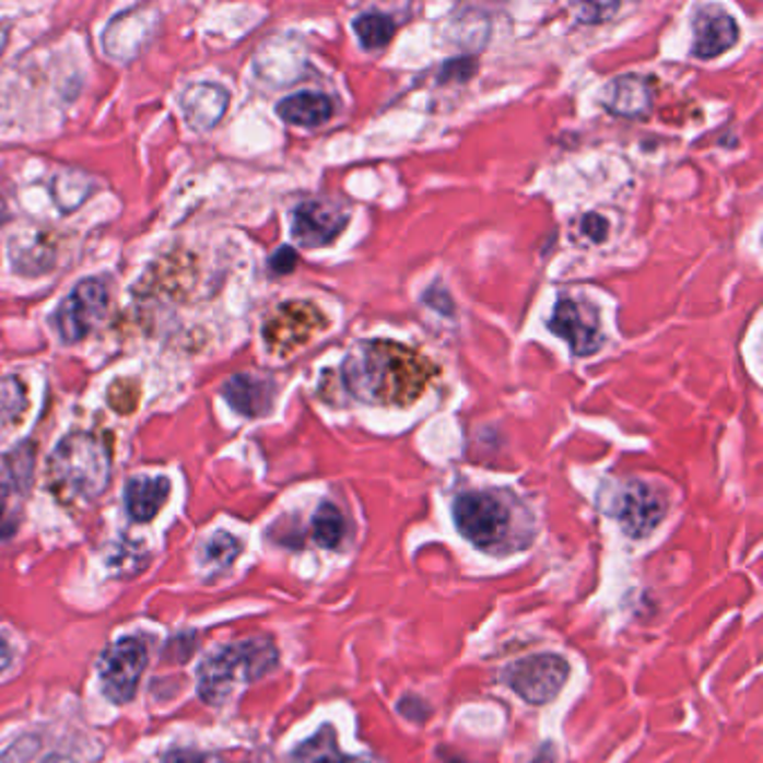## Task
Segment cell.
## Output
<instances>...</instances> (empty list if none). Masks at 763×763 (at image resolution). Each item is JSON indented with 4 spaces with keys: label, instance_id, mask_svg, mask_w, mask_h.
<instances>
[{
    "label": "cell",
    "instance_id": "obj_19",
    "mask_svg": "<svg viewBox=\"0 0 763 763\" xmlns=\"http://www.w3.org/2000/svg\"><path fill=\"white\" fill-rule=\"evenodd\" d=\"M294 763H372L363 756H350L339 748L337 730L331 726H322L314 737L301 743L292 752Z\"/></svg>",
    "mask_w": 763,
    "mask_h": 763
},
{
    "label": "cell",
    "instance_id": "obj_1",
    "mask_svg": "<svg viewBox=\"0 0 763 763\" xmlns=\"http://www.w3.org/2000/svg\"><path fill=\"white\" fill-rule=\"evenodd\" d=\"M439 367L397 341H369L348 354L343 384L356 401L369 406H412Z\"/></svg>",
    "mask_w": 763,
    "mask_h": 763
},
{
    "label": "cell",
    "instance_id": "obj_31",
    "mask_svg": "<svg viewBox=\"0 0 763 763\" xmlns=\"http://www.w3.org/2000/svg\"><path fill=\"white\" fill-rule=\"evenodd\" d=\"M40 763H77L74 759H70V756H61V754H57V756H47V759H43Z\"/></svg>",
    "mask_w": 763,
    "mask_h": 763
},
{
    "label": "cell",
    "instance_id": "obj_18",
    "mask_svg": "<svg viewBox=\"0 0 763 763\" xmlns=\"http://www.w3.org/2000/svg\"><path fill=\"white\" fill-rule=\"evenodd\" d=\"M333 115V104L325 94L298 92L278 104V117L292 126L318 128L327 124Z\"/></svg>",
    "mask_w": 763,
    "mask_h": 763
},
{
    "label": "cell",
    "instance_id": "obj_28",
    "mask_svg": "<svg viewBox=\"0 0 763 763\" xmlns=\"http://www.w3.org/2000/svg\"><path fill=\"white\" fill-rule=\"evenodd\" d=\"M162 763H220V759L198 750H173L164 756Z\"/></svg>",
    "mask_w": 763,
    "mask_h": 763
},
{
    "label": "cell",
    "instance_id": "obj_32",
    "mask_svg": "<svg viewBox=\"0 0 763 763\" xmlns=\"http://www.w3.org/2000/svg\"><path fill=\"white\" fill-rule=\"evenodd\" d=\"M439 754H442V759H444V763H466L463 759H459V756H453L448 750H439Z\"/></svg>",
    "mask_w": 763,
    "mask_h": 763
},
{
    "label": "cell",
    "instance_id": "obj_16",
    "mask_svg": "<svg viewBox=\"0 0 763 763\" xmlns=\"http://www.w3.org/2000/svg\"><path fill=\"white\" fill-rule=\"evenodd\" d=\"M171 493V482L166 477H132L126 484V508L130 519L151 521Z\"/></svg>",
    "mask_w": 763,
    "mask_h": 763
},
{
    "label": "cell",
    "instance_id": "obj_33",
    "mask_svg": "<svg viewBox=\"0 0 763 763\" xmlns=\"http://www.w3.org/2000/svg\"><path fill=\"white\" fill-rule=\"evenodd\" d=\"M5 45H8V30H5L3 25H0V55H3Z\"/></svg>",
    "mask_w": 763,
    "mask_h": 763
},
{
    "label": "cell",
    "instance_id": "obj_2",
    "mask_svg": "<svg viewBox=\"0 0 763 763\" xmlns=\"http://www.w3.org/2000/svg\"><path fill=\"white\" fill-rule=\"evenodd\" d=\"M110 453L90 433L66 435L47 461V486L66 506L90 504L110 484Z\"/></svg>",
    "mask_w": 763,
    "mask_h": 763
},
{
    "label": "cell",
    "instance_id": "obj_4",
    "mask_svg": "<svg viewBox=\"0 0 763 763\" xmlns=\"http://www.w3.org/2000/svg\"><path fill=\"white\" fill-rule=\"evenodd\" d=\"M453 515L461 538L482 551L500 549L510 533V506L495 491L461 493L453 504Z\"/></svg>",
    "mask_w": 763,
    "mask_h": 763
},
{
    "label": "cell",
    "instance_id": "obj_12",
    "mask_svg": "<svg viewBox=\"0 0 763 763\" xmlns=\"http://www.w3.org/2000/svg\"><path fill=\"white\" fill-rule=\"evenodd\" d=\"M694 45L692 57L707 61L717 59L739 40V25L737 21L719 10V8H705L694 16Z\"/></svg>",
    "mask_w": 763,
    "mask_h": 763
},
{
    "label": "cell",
    "instance_id": "obj_29",
    "mask_svg": "<svg viewBox=\"0 0 763 763\" xmlns=\"http://www.w3.org/2000/svg\"><path fill=\"white\" fill-rule=\"evenodd\" d=\"M16 531V517L10 506L8 493L0 489V538H10Z\"/></svg>",
    "mask_w": 763,
    "mask_h": 763
},
{
    "label": "cell",
    "instance_id": "obj_20",
    "mask_svg": "<svg viewBox=\"0 0 763 763\" xmlns=\"http://www.w3.org/2000/svg\"><path fill=\"white\" fill-rule=\"evenodd\" d=\"M92 188H94V181L90 175L74 171V168H68V171H61L55 175L52 198L63 213H72L90 198Z\"/></svg>",
    "mask_w": 763,
    "mask_h": 763
},
{
    "label": "cell",
    "instance_id": "obj_27",
    "mask_svg": "<svg viewBox=\"0 0 763 763\" xmlns=\"http://www.w3.org/2000/svg\"><path fill=\"white\" fill-rule=\"evenodd\" d=\"M296 265H298V254L292 247H280L269 260L271 271L280 273V275L292 273L296 269Z\"/></svg>",
    "mask_w": 763,
    "mask_h": 763
},
{
    "label": "cell",
    "instance_id": "obj_6",
    "mask_svg": "<svg viewBox=\"0 0 763 763\" xmlns=\"http://www.w3.org/2000/svg\"><path fill=\"white\" fill-rule=\"evenodd\" d=\"M607 513L620 524V529L632 540L649 538L667 515V497L638 480L620 484L609 500Z\"/></svg>",
    "mask_w": 763,
    "mask_h": 763
},
{
    "label": "cell",
    "instance_id": "obj_23",
    "mask_svg": "<svg viewBox=\"0 0 763 763\" xmlns=\"http://www.w3.org/2000/svg\"><path fill=\"white\" fill-rule=\"evenodd\" d=\"M240 551H243L240 540L233 538L226 531H218L204 544L202 562H204V566H209L213 571H222V568H228L235 562V557L240 555Z\"/></svg>",
    "mask_w": 763,
    "mask_h": 763
},
{
    "label": "cell",
    "instance_id": "obj_17",
    "mask_svg": "<svg viewBox=\"0 0 763 763\" xmlns=\"http://www.w3.org/2000/svg\"><path fill=\"white\" fill-rule=\"evenodd\" d=\"M12 265L19 273L36 275L43 271H50L57 258V249L50 237L40 231H27L23 235H16L10 245Z\"/></svg>",
    "mask_w": 763,
    "mask_h": 763
},
{
    "label": "cell",
    "instance_id": "obj_21",
    "mask_svg": "<svg viewBox=\"0 0 763 763\" xmlns=\"http://www.w3.org/2000/svg\"><path fill=\"white\" fill-rule=\"evenodd\" d=\"M348 533V521L339 506L322 502L312 519V538L322 549H337Z\"/></svg>",
    "mask_w": 763,
    "mask_h": 763
},
{
    "label": "cell",
    "instance_id": "obj_14",
    "mask_svg": "<svg viewBox=\"0 0 763 763\" xmlns=\"http://www.w3.org/2000/svg\"><path fill=\"white\" fill-rule=\"evenodd\" d=\"M652 83L638 74H623L607 83L602 92V106L615 117H645L652 110Z\"/></svg>",
    "mask_w": 763,
    "mask_h": 763
},
{
    "label": "cell",
    "instance_id": "obj_3",
    "mask_svg": "<svg viewBox=\"0 0 763 763\" xmlns=\"http://www.w3.org/2000/svg\"><path fill=\"white\" fill-rule=\"evenodd\" d=\"M280 654L271 638L258 636L211 652L198 670V694L207 705H222L235 688L249 685L278 667Z\"/></svg>",
    "mask_w": 763,
    "mask_h": 763
},
{
    "label": "cell",
    "instance_id": "obj_5",
    "mask_svg": "<svg viewBox=\"0 0 763 763\" xmlns=\"http://www.w3.org/2000/svg\"><path fill=\"white\" fill-rule=\"evenodd\" d=\"M329 327L327 316L309 301L282 303L265 322L262 339L271 354L290 356Z\"/></svg>",
    "mask_w": 763,
    "mask_h": 763
},
{
    "label": "cell",
    "instance_id": "obj_11",
    "mask_svg": "<svg viewBox=\"0 0 763 763\" xmlns=\"http://www.w3.org/2000/svg\"><path fill=\"white\" fill-rule=\"evenodd\" d=\"M348 213L320 200L303 202L294 209L292 235L301 247L320 249L331 245L348 226Z\"/></svg>",
    "mask_w": 763,
    "mask_h": 763
},
{
    "label": "cell",
    "instance_id": "obj_24",
    "mask_svg": "<svg viewBox=\"0 0 763 763\" xmlns=\"http://www.w3.org/2000/svg\"><path fill=\"white\" fill-rule=\"evenodd\" d=\"M25 408H27V397L21 380L19 378L0 380V419L16 421L23 416Z\"/></svg>",
    "mask_w": 763,
    "mask_h": 763
},
{
    "label": "cell",
    "instance_id": "obj_15",
    "mask_svg": "<svg viewBox=\"0 0 763 763\" xmlns=\"http://www.w3.org/2000/svg\"><path fill=\"white\" fill-rule=\"evenodd\" d=\"M273 392H275V386L271 380L258 378L251 374H235L222 388V397L228 401V406L249 419L262 416L271 410Z\"/></svg>",
    "mask_w": 763,
    "mask_h": 763
},
{
    "label": "cell",
    "instance_id": "obj_8",
    "mask_svg": "<svg viewBox=\"0 0 763 763\" xmlns=\"http://www.w3.org/2000/svg\"><path fill=\"white\" fill-rule=\"evenodd\" d=\"M149 649L141 638H121L99 658V681L108 701L126 705L134 699L141 674L146 670Z\"/></svg>",
    "mask_w": 763,
    "mask_h": 763
},
{
    "label": "cell",
    "instance_id": "obj_26",
    "mask_svg": "<svg viewBox=\"0 0 763 763\" xmlns=\"http://www.w3.org/2000/svg\"><path fill=\"white\" fill-rule=\"evenodd\" d=\"M607 231H609V222L598 213H587L580 222V233L594 245L607 240Z\"/></svg>",
    "mask_w": 763,
    "mask_h": 763
},
{
    "label": "cell",
    "instance_id": "obj_13",
    "mask_svg": "<svg viewBox=\"0 0 763 763\" xmlns=\"http://www.w3.org/2000/svg\"><path fill=\"white\" fill-rule=\"evenodd\" d=\"M228 92L218 83H193L181 92V113L186 124L198 130L209 132L213 130L228 108Z\"/></svg>",
    "mask_w": 763,
    "mask_h": 763
},
{
    "label": "cell",
    "instance_id": "obj_30",
    "mask_svg": "<svg viewBox=\"0 0 763 763\" xmlns=\"http://www.w3.org/2000/svg\"><path fill=\"white\" fill-rule=\"evenodd\" d=\"M10 662H12V649L3 638H0V672H5Z\"/></svg>",
    "mask_w": 763,
    "mask_h": 763
},
{
    "label": "cell",
    "instance_id": "obj_25",
    "mask_svg": "<svg viewBox=\"0 0 763 763\" xmlns=\"http://www.w3.org/2000/svg\"><path fill=\"white\" fill-rule=\"evenodd\" d=\"M397 709H399L401 717H406L412 724H423L427 717H431V709H427V705L414 694H406L397 703Z\"/></svg>",
    "mask_w": 763,
    "mask_h": 763
},
{
    "label": "cell",
    "instance_id": "obj_10",
    "mask_svg": "<svg viewBox=\"0 0 763 763\" xmlns=\"http://www.w3.org/2000/svg\"><path fill=\"white\" fill-rule=\"evenodd\" d=\"M549 329L566 341L576 356H591L604 345V333L600 331L596 309L571 298L557 301Z\"/></svg>",
    "mask_w": 763,
    "mask_h": 763
},
{
    "label": "cell",
    "instance_id": "obj_22",
    "mask_svg": "<svg viewBox=\"0 0 763 763\" xmlns=\"http://www.w3.org/2000/svg\"><path fill=\"white\" fill-rule=\"evenodd\" d=\"M352 27L365 50H384L397 32V23L390 16L378 14V12L356 16Z\"/></svg>",
    "mask_w": 763,
    "mask_h": 763
},
{
    "label": "cell",
    "instance_id": "obj_9",
    "mask_svg": "<svg viewBox=\"0 0 763 763\" xmlns=\"http://www.w3.org/2000/svg\"><path fill=\"white\" fill-rule=\"evenodd\" d=\"M108 309V290L97 278L81 280L55 314V327L63 343H79Z\"/></svg>",
    "mask_w": 763,
    "mask_h": 763
},
{
    "label": "cell",
    "instance_id": "obj_7",
    "mask_svg": "<svg viewBox=\"0 0 763 763\" xmlns=\"http://www.w3.org/2000/svg\"><path fill=\"white\" fill-rule=\"evenodd\" d=\"M571 667L557 654H536L510 662L504 670V683L527 703L547 705L557 699L568 681Z\"/></svg>",
    "mask_w": 763,
    "mask_h": 763
}]
</instances>
